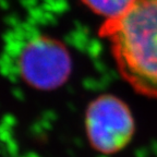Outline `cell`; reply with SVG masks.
Masks as SVG:
<instances>
[{"label":"cell","mask_w":157,"mask_h":157,"mask_svg":"<svg viewBox=\"0 0 157 157\" xmlns=\"http://www.w3.org/2000/svg\"><path fill=\"white\" fill-rule=\"evenodd\" d=\"M85 131L94 150L106 155L116 154L132 140L134 118L122 99L104 94L93 99L86 109Z\"/></svg>","instance_id":"3957f363"},{"label":"cell","mask_w":157,"mask_h":157,"mask_svg":"<svg viewBox=\"0 0 157 157\" xmlns=\"http://www.w3.org/2000/svg\"><path fill=\"white\" fill-rule=\"evenodd\" d=\"M118 71L141 95L157 98V0H135L123 14L103 23Z\"/></svg>","instance_id":"6da1fadb"},{"label":"cell","mask_w":157,"mask_h":157,"mask_svg":"<svg viewBox=\"0 0 157 157\" xmlns=\"http://www.w3.org/2000/svg\"><path fill=\"white\" fill-rule=\"evenodd\" d=\"M13 68L31 87L49 91L66 83L72 69L71 56L61 42L38 32L22 35L13 49Z\"/></svg>","instance_id":"7a4b0ae2"},{"label":"cell","mask_w":157,"mask_h":157,"mask_svg":"<svg viewBox=\"0 0 157 157\" xmlns=\"http://www.w3.org/2000/svg\"><path fill=\"white\" fill-rule=\"evenodd\" d=\"M82 2L99 17L111 20L123 14L135 0H81Z\"/></svg>","instance_id":"277c9868"}]
</instances>
